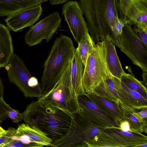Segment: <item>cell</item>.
Here are the masks:
<instances>
[{
	"mask_svg": "<svg viewBox=\"0 0 147 147\" xmlns=\"http://www.w3.org/2000/svg\"><path fill=\"white\" fill-rule=\"evenodd\" d=\"M16 129L12 127H9L5 134L0 138V147H5L12 140L11 137L15 135Z\"/></svg>",
	"mask_w": 147,
	"mask_h": 147,
	"instance_id": "28",
	"label": "cell"
},
{
	"mask_svg": "<svg viewBox=\"0 0 147 147\" xmlns=\"http://www.w3.org/2000/svg\"><path fill=\"white\" fill-rule=\"evenodd\" d=\"M93 93L119 105V96L111 74L94 89Z\"/></svg>",
	"mask_w": 147,
	"mask_h": 147,
	"instance_id": "23",
	"label": "cell"
},
{
	"mask_svg": "<svg viewBox=\"0 0 147 147\" xmlns=\"http://www.w3.org/2000/svg\"><path fill=\"white\" fill-rule=\"evenodd\" d=\"M105 129L91 123L80 109L72 114L69 129L53 142L54 147H85Z\"/></svg>",
	"mask_w": 147,
	"mask_h": 147,
	"instance_id": "4",
	"label": "cell"
},
{
	"mask_svg": "<svg viewBox=\"0 0 147 147\" xmlns=\"http://www.w3.org/2000/svg\"><path fill=\"white\" fill-rule=\"evenodd\" d=\"M5 68L9 82L15 84L26 98H38L42 96L40 90L29 86L28 81L32 76L20 57L13 53Z\"/></svg>",
	"mask_w": 147,
	"mask_h": 147,
	"instance_id": "7",
	"label": "cell"
},
{
	"mask_svg": "<svg viewBox=\"0 0 147 147\" xmlns=\"http://www.w3.org/2000/svg\"><path fill=\"white\" fill-rule=\"evenodd\" d=\"M78 44L81 59L84 66L88 57L92 51L95 43L88 33Z\"/></svg>",
	"mask_w": 147,
	"mask_h": 147,
	"instance_id": "27",
	"label": "cell"
},
{
	"mask_svg": "<svg viewBox=\"0 0 147 147\" xmlns=\"http://www.w3.org/2000/svg\"><path fill=\"white\" fill-rule=\"evenodd\" d=\"M6 132L7 130L4 129L0 126V138L5 135Z\"/></svg>",
	"mask_w": 147,
	"mask_h": 147,
	"instance_id": "36",
	"label": "cell"
},
{
	"mask_svg": "<svg viewBox=\"0 0 147 147\" xmlns=\"http://www.w3.org/2000/svg\"><path fill=\"white\" fill-rule=\"evenodd\" d=\"M9 30L7 26L0 23V68L7 65L13 53Z\"/></svg>",
	"mask_w": 147,
	"mask_h": 147,
	"instance_id": "19",
	"label": "cell"
},
{
	"mask_svg": "<svg viewBox=\"0 0 147 147\" xmlns=\"http://www.w3.org/2000/svg\"><path fill=\"white\" fill-rule=\"evenodd\" d=\"M127 24L131 25L133 24L129 22L122 20L119 18V20L116 22L115 25V30L117 34L120 36L122 32V30L124 25Z\"/></svg>",
	"mask_w": 147,
	"mask_h": 147,
	"instance_id": "30",
	"label": "cell"
},
{
	"mask_svg": "<svg viewBox=\"0 0 147 147\" xmlns=\"http://www.w3.org/2000/svg\"><path fill=\"white\" fill-rule=\"evenodd\" d=\"M144 3L146 4L147 5V0H141Z\"/></svg>",
	"mask_w": 147,
	"mask_h": 147,
	"instance_id": "37",
	"label": "cell"
},
{
	"mask_svg": "<svg viewBox=\"0 0 147 147\" xmlns=\"http://www.w3.org/2000/svg\"><path fill=\"white\" fill-rule=\"evenodd\" d=\"M132 29L137 37L147 48V32L144 31L134 25Z\"/></svg>",
	"mask_w": 147,
	"mask_h": 147,
	"instance_id": "29",
	"label": "cell"
},
{
	"mask_svg": "<svg viewBox=\"0 0 147 147\" xmlns=\"http://www.w3.org/2000/svg\"><path fill=\"white\" fill-rule=\"evenodd\" d=\"M22 114L26 124L41 130L53 141L67 133L72 120L71 116L64 111L47 106L38 100L28 105Z\"/></svg>",
	"mask_w": 147,
	"mask_h": 147,
	"instance_id": "1",
	"label": "cell"
},
{
	"mask_svg": "<svg viewBox=\"0 0 147 147\" xmlns=\"http://www.w3.org/2000/svg\"><path fill=\"white\" fill-rule=\"evenodd\" d=\"M119 18L147 32V5L141 0H117Z\"/></svg>",
	"mask_w": 147,
	"mask_h": 147,
	"instance_id": "12",
	"label": "cell"
},
{
	"mask_svg": "<svg viewBox=\"0 0 147 147\" xmlns=\"http://www.w3.org/2000/svg\"><path fill=\"white\" fill-rule=\"evenodd\" d=\"M62 15L67 23L75 40L78 43L88 33L87 22L78 2L68 1L63 6Z\"/></svg>",
	"mask_w": 147,
	"mask_h": 147,
	"instance_id": "13",
	"label": "cell"
},
{
	"mask_svg": "<svg viewBox=\"0 0 147 147\" xmlns=\"http://www.w3.org/2000/svg\"><path fill=\"white\" fill-rule=\"evenodd\" d=\"M106 56L105 41L95 44L84 66L82 83L86 93H93L94 89L111 74L107 66Z\"/></svg>",
	"mask_w": 147,
	"mask_h": 147,
	"instance_id": "5",
	"label": "cell"
},
{
	"mask_svg": "<svg viewBox=\"0 0 147 147\" xmlns=\"http://www.w3.org/2000/svg\"><path fill=\"white\" fill-rule=\"evenodd\" d=\"M119 128L125 131H130V126L128 122L125 120H122L119 122Z\"/></svg>",
	"mask_w": 147,
	"mask_h": 147,
	"instance_id": "32",
	"label": "cell"
},
{
	"mask_svg": "<svg viewBox=\"0 0 147 147\" xmlns=\"http://www.w3.org/2000/svg\"><path fill=\"white\" fill-rule=\"evenodd\" d=\"M136 112L141 118L147 119V107H143L139 109H136Z\"/></svg>",
	"mask_w": 147,
	"mask_h": 147,
	"instance_id": "31",
	"label": "cell"
},
{
	"mask_svg": "<svg viewBox=\"0 0 147 147\" xmlns=\"http://www.w3.org/2000/svg\"><path fill=\"white\" fill-rule=\"evenodd\" d=\"M38 0H0V17L8 16L41 5Z\"/></svg>",
	"mask_w": 147,
	"mask_h": 147,
	"instance_id": "17",
	"label": "cell"
},
{
	"mask_svg": "<svg viewBox=\"0 0 147 147\" xmlns=\"http://www.w3.org/2000/svg\"><path fill=\"white\" fill-rule=\"evenodd\" d=\"M97 12L100 26L105 36H109L111 42L121 49L120 36L116 34L115 25L119 18L117 0H96Z\"/></svg>",
	"mask_w": 147,
	"mask_h": 147,
	"instance_id": "8",
	"label": "cell"
},
{
	"mask_svg": "<svg viewBox=\"0 0 147 147\" xmlns=\"http://www.w3.org/2000/svg\"><path fill=\"white\" fill-rule=\"evenodd\" d=\"M142 77L143 78V80L141 81L142 83L144 85L147 86V71H143Z\"/></svg>",
	"mask_w": 147,
	"mask_h": 147,
	"instance_id": "35",
	"label": "cell"
},
{
	"mask_svg": "<svg viewBox=\"0 0 147 147\" xmlns=\"http://www.w3.org/2000/svg\"><path fill=\"white\" fill-rule=\"evenodd\" d=\"M71 61L53 88L38 101L47 106L61 109L72 117L80 107L71 82Z\"/></svg>",
	"mask_w": 147,
	"mask_h": 147,
	"instance_id": "3",
	"label": "cell"
},
{
	"mask_svg": "<svg viewBox=\"0 0 147 147\" xmlns=\"http://www.w3.org/2000/svg\"><path fill=\"white\" fill-rule=\"evenodd\" d=\"M68 0H49L50 4L53 5H55L66 3L68 1Z\"/></svg>",
	"mask_w": 147,
	"mask_h": 147,
	"instance_id": "33",
	"label": "cell"
},
{
	"mask_svg": "<svg viewBox=\"0 0 147 147\" xmlns=\"http://www.w3.org/2000/svg\"><path fill=\"white\" fill-rule=\"evenodd\" d=\"M147 144V136L142 133L125 131L119 128L105 129L87 147H142Z\"/></svg>",
	"mask_w": 147,
	"mask_h": 147,
	"instance_id": "6",
	"label": "cell"
},
{
	"mask_svg": "<svg viewBox=\"0 0 147 147\" xmlns=\"http://www.w3.org/2000/svg\"><path fill=\"white\" fill-rule=\"evenodd\" d=\"M78 100L80 110L91 123L104 129L119 128L120 122L98 107L86 93L78 96Z\"/></svg>",
	"mask_w": 147,
	"mask_h": 147,
	"instance_id": "11",
	"label": "cell"
},
{
	"mask_svg": "<svg viewBox=\"0 0 147 147\" xmlns=\"http://www.w3.org/2000/svg\"><path fill=\"white\" fill-rule=\"evenodd\" d=\"M113 77L120 104L137 109L147 107V99L137 92L129 88L120 79Z\"/></svg>",
	"mask_w": 147,
	"mask_h": 147,
	"instance_id": "16",
	"label": "cell"
},
{
	"mask_svg": "<svg viewBox=\"0 0 147 147\" xmlns=\"http://www.w3.org/2000/svg\"><path fill=\"white\" fill-rule=\"evenodd\" d=\"M28 136L33 141L46 146L54 147L53 140L44 132L34 127L24 123L19 125L15 135Z\"/></svg>",
	"mask_w": 147,
	"mask_h": 147,
	"instance_id": "22",
	"label": "cell"
},
{
	"mask_svg": "<svg viewBox=\"0 0 147 147\" xmlns=\"http://www.w3.org/2000/svg\"><path fill=\"white\" fill-rule=\"evenodd\" d=\"M38 0V1H41L42 3H43V2H46V1H48L49 0Z\"/></svg>",
	"mask_w": 147,
	"mask_h": 147,
	"instance_id": "38",
	"label": "cell"
},
{
	"mask_svg": "<svg viewBox=\"0 0 147 147\" xmlns=\"http://www.w3.org/2000/svg\"><path fill=\"white\" fill-rule=\"evenodd\" d=\"M91 100L98 107L117 121L123 120V114L119 105L93 93H87Z\"/></svg>",
	"mask_w": 147,
	"mask_h": 147,
	"instance_id": "24",
	"label": "cell"
},
{
	"mask_svg": "<svg viewBox=\"0 0 147 147\" xmlns=\"http://www.w3.org/2000/svg\"><path fill=\"white\" fill-rule=\"evenodd\" d=\"M7 118L12 122L18 123L22 120V114L18 110L12 108L3 98H0V123Z\"/></svg>",
	"mask_w": 147,
	"mask_h": 147,
	"instance_id": "25",
	"label": "cell"
},
{
	"mask_svg": "<svg viewBox=\"0 0 147 147\" xmlns=\"http://www.w3.org/2000/svg\"><path fill=\"white\" fill-rule=\"evenodd\" d=\"M78 2L85 17L88 31L93 41L96 43L104 40L105 36L98 16L96 0H79Z\"/></svg>",
	"mask_w": 147,
	"mask_h": 147,
	"instance_id": "15",
	"label": "cell"
},
{
	"mask_svg": "<svg viewBox=\"0 0 147 147\" xmlns=\"http://www.w3.org/2000/svg\"><path fill=\"white\" fill-rule=\"evenodd\" d=\"M42 12L40 5L8 16L4 20L10 30L15 32L21 31L26 27L32 26L39 19Z\"/></svg>",
	"mask_w": 147,
	"mask_h": 147,
	"instance_id": "14",
	"label": "cell"
},
{
	"mask_svg": "<svg viewBox=\"0 0 147 147\" xmlns=\"http://www.w3.org/2000/svg\"><path fill=\"white\" fill-rule=\"evenodd\" d=\"M120 80L128 88L136 91L145 98L147 99V89L146 87L135 78L132 73L125 72L122 75Z\"/></svg>",
	"mask_w": 147,
	"mask_h": 147,
	"instance_id": "26",
	"label": "cell"
},
{
	"mask_svg": "<svg viewBox=\"0 0 147 147\" xmlns=\"http://www.w3.org/2000/svg\"><path fill=\"white\" fill-rule=\"evenodd\" d=\"M83 64L78 47L76 49L71 61V78L74 91L77 96L86 93L82 85L84 73Z\"/></svg>",
	"mask_w": 147,
	"mask_h": 147,
	"instance_id": "20",
	"label": "cell"
},
{
	"mask_svg": "<svg viewBox=\"0 0 147 147\" xmlns=\"http://www.w3.org/2000/svg\"><path fill=\"white\" fill-rule=\"evenodd\" d=\"M106 46V59L109 71L113 76L121 79L125 72L118 57L114 44L111 42L109 35L104 40Z\"/></svg>",
	"mask_w": 147,
	"mask_h": 147,
	"instance_id": "18",
	"label": "cell"
},
{
	"mask_svg": "<svg viewBox=\"0 0 147 147\" xmlns=\"http://www.w3.org/2000/svg\"><path fill=\"white\" fill-rule=\"evenodd\" d=\"M131 26L127 24L123 28L120 35L122 45L120 50L134 64L143 71H147V48L137 37Z\"/></svg>",
	"mask_w": 147,
	"mask_h": 147,
	"instance_id": "9",
	"label": "cell"
},
{
	"mask_svg": "<svg viewBox=\"0 0 147 147\" xmlns=\"http://www.w3.org/2000/svg\"><path fill=\"white\" fill-rule=\"evenodd\" d=\"M75 50L71 38L61 34L56 38L44 64L40 83L42 96L59 80L71 61Z\"/></svg>",
	"mask_w": 147,
	"mask_h": 147,
	"instance_id": "2",
	"label": "cell"
},
{
	"mask_svg": "<svg viewBox=\"0 0 147 147\" xmlns=\"http://www.w3.org/2000/svg\"><path fill=\"white\" fill-rule=\"evenodd\" d=\"M61 17L57 11L53 12L31 26L24 36L25 43L31 47L40 43L45 40L47 42L61 26Z\"/></svg>",
	"mask_w": 147,
	"mask_h": 147,
	"instance_id": "10",
	"label": "cell"
},
{
	"mask_svg": "<svg viewBox=\"0 0 147 147\" xmlns=\"http://www.w3.org/2000/svg\"><path fill=\"white\" fill-rule=\"evenodd\" d=\"M4 89V86L0 77V98H3Z\"/></svg>",
	"mask_w": 147,
	"mask_h": 147,
	"instance_id": "34",
	"label": "cell"
},
{
	"mask_svg": "<svg viewBox=\"0 0 147 147\" xmlns=\"http://www.w3.org/2000/svg\"><path fill=\"white\" fill-rule=\"evenodd\" d=\"M119 106L123 114V120L129 123L130 131L140 134L147 133V119H143L136 113V109L125 107L119 103Z\"/></svg>",
	"mask_w": 147,
	"mask_h": 147,
	"instance_id": "21",
	"label": "cell"
}]
</instances>
